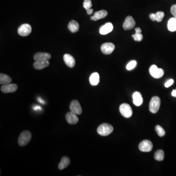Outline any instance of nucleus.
<instances>
[{
    "instance_id": "f257e3e1",
    "label": "nucleus",
    "mask_w": 176,
    "mask_h": 176,
    "mask_svg": "<svg viewBox=\"0 0 176 176\" xmlns=\"http://www.w3.org/2000/svg\"><path fill=\"white\" fill-rule=\"evenodd\" d=\"M113 131V127L108 123L102 124L98 127L97 130L98 133L101 136H107L111 134Z\"/></svg>"
},
{
    "instance_id": "f03ea898",
    "label": "nucleus",
    "mask_w": 176,
    "mask_h": 176,
    "mask_svg": "<svg viewBox=\"0 0 176 176\" xmlns=\"http://www.w3.org/2000/svg\"><path fill=\"white\" fill-rule=\"evenodd\" d=\"M31 139V133L28 131H23L18 139V143L20 146H24L28 144Z\"/></svg>"
},
{
    "instance_id": "7ed1b4c3",
    "label": "nucleus",
    "mask_w": 176,
    "mask_h": 176,
    "mask_svg": "<svg viewBox=\"0 0 176 176\" xmlns=\"http://www.w3.org/2000/svg\"><path fill=\"white\" fill-rule=\"evenodd\" d=\"M160 105V98L158 96H154L150 102V111L153 113H157L159 110Z\"/></svg>"
},
{
    "instance_id": "20e7f679",
    "label": "nucleus",
    "mask_w": 176,
    "mask_h": 176,
    "mask_svg": "<svg viewBox=\"0 0 176 176\" xmlns=\"http://www.w3.org/2000/svg\"><path fill=\"white\" fill-rule=\"evenodd\" d=\"M119 111L122 116L125 118H130L133 115L132 108L126 103H123L120 106Z\"/></svg>"
},
{
    "instance_id": "39448f33",
    "label": "nucleus",
    "mask_w": 176,
    "mask_h": 176,
    "mask_svg": "<svg viewBox=\"0 0 176 176\" xmlns=\"http://www.w3.org/2000/svg\"><path fill=\"white\" fill-rule=\"evenodd\" d=\"M149 72L152 77L156 79L162 78L164 75V71L161 68H158L155 65L151 66L150 68Z\"/></svg>"
},
{
    "instance_id": "423d86ee",
    "label": "nucleus",
    "mask_w": 176,
    "mask_h": 176,
    "mask_svg": "<svg viewBox=\"0 0 176 176\" xmlns=\"http://www.w3.org/2000/svg\"><path fill=\"white\" fill-rule=\"evenodd\" d=\"M32 28L30 25L28 24H24L22 25L18 29V33L20 36H27L29 35L31 32Z\"/></svg>"
},
{
    "instance_id": "0eeeda50",
    "label": "nucleus",
    "mask_w": 176,
    "mask_h": 176,
    "mask_svg": "<svg viewBox=\"0 0 176 176\" xmlns=\"http://www.w3.org/2000/svg\"><path fill=\"white\" fill-rule=\"evenodd\" d=\"M153 145L150 140H144L139 143V148L142 152H149L153 149Z\"/></svg>"
},
{
    "instance_id": "6e6552de",
    "label": "nucleus",
    "mask_w": 176,
    "mask_h": 176,
    "mask_svg": "<svg viewBox=\"0 0 176 176\" xmlns=\"http://www.w3.org/2000/svg\"><path fill=\"white\" fill-rule=\"evenodd\" d=\"M69 109L71 111L77 115H80L82 113V110L80 105V103L78 100H74L71 102Z\"/></svg>"
},
{
    "instance_id": "1a4fd4ad",
    "label": "nucleus",
    "mask_w": 176,
    "mask_h": 176,
    "mask_svg": "<svg viewBox=\"0 0 176 176\" xmlns=\"http://www.w3.org/2000/svg\"><path fill=\"white\" fill-rule=\"evenodd\" d=\"M135 25L136 22L133 17L131 16H127L123 24V28L127 31L133 28Z\"/></svg>"
},
{
    "instance_id": "9d476101",
    "label": "nucleus",
    "mask_w": 176,
    "mask_h": 176,
    "mask_svg": "<svg viewBox=\"0 0 176 176\" xmlns=\"http://www.w3.org/2000/svg\"><path fill=\"white\" fill-rule=\"evenodd\" d=\"M115 48L114 44L112 43H106L102 44L101 47V50L104 54H110Z\"/></svg>"
},
{
    "instance_id": "9b49d317",
    "label": "nucleus",
    "mask_w": 176,
    "mask_h": 176,
    "mask_svg": "<svg viewBox=\"0 0 176 176\" xmlns=\"http://www.w3.org/2000/svg\"><path fill=\"white\" fill-rule=\"evenodd\" d=\"M18 89V86L15 84H7L3 85L1 88V90L4 93H12Z\"/></svg>"
},
{
    "instance_id": "f8f14e48",
    "label": "nucleus",
    "mask_w": 176,
    "mask_h": 176,
    "mask_svg": "<svg viewBox=\"0 0 176 176\" xmlns=\"http://www.w3.org/2000/svg\"><path fill=\"white\" fill-rule=\"evenodd\" d=\"M66 119L68 123L72 125L78 123L79 121L78 117L77 116V115L72 111L66 114Z\"/></svg>"
},
{
    "instance_id": "ddd939ff",
    "label": "nucleus",
    "mask_w": 176,
    "mask_h": 176,
    "mask_svg": "<svg viewBox=\"0 0 176 176\" xmlns=\"http://www.w3.org/2000/svg\"><path fill=\"white\" fill-rule=\"evenodd\" d=\"M34 60L37 61H45L51 58V55L46 52H38L34 55Z\"/></svg>"
},
{
    "instance_id": "4468645a",
    "label": "nucleus",
    "mask_w": 176,
    "mask_h": 176,
    "mask_svg": "<svg viewBox=\"0 0 176 176\" xmlns=\"http://www.w3.org/2000/svg\"><path fill=\"white\" fill-rule=\"evenodd\" d=\"M108 15V12L107 11L105 10H101L95 12L93 16H91L90 19L92 21H98L100 19H103L105 18Z\"/></svg>"
},
{
    "instance_id": "2eb2a0df",
    "label": "nucleus",
    "mask_w": 176,
    "mask_h": 176,
    "mask_svg": "<svg viewBox=\"0 0 176 176\" xmlns=\"http://www.w3.org/2000/svg\"><path fill=\"white\" fill-rule=\"evenodd\" d=\"M64 61L66 65L70 68H72L75 65V60L73 56L69 54H65L64 55Z\"/></svg>"
},
{
    "instance_id": "dca6fc26",
    "label": "nucleus",
    "mask_w": 176,
    "mask_h": 176,
    "mask_svg": "<svg viewBox=\"0 0 176 176\" xmlns=\"http://www.w3.org/2000/svg\"><path fill=\"white\" fill-rule=\"evenodd\" d=\"M113 25L111 23H107L102 25L99 29V33L101 35L109 34L113 30Z\"/></svg>"
},
{
    "instance_id": "f3484780",
    "label": "nucleus",
    "mask_w": 176,
    "mask_h": 176,
    "mask_svg": "<svg viewBox=\"0 0 176 176\" xmlns=\"http://www.w3.org/2000/svg\"><path fill=\"white\" fill-rule=\"evenodd\" d=\"M133 104L135 105L137 107L142 105L143 100L142 94L140 92H134L133 95Z\"/></svg>"
},
{
    "instance_id": "a211bd4d",
    "label": "nucleus",
    "mask_w": 176,
    "mask_h": 176,
    "mask_svg": "<svg viewBox=\"0 0 176 176\" xmlns=\"http://www.w3.org/2000/svg\"><path fill=\"white\" fill-rule=\"evenodd\" d=\"M49 65L48 60L45 61H37L34 64V67L36 69H42L47 68Z\"/></svg>"
},
{
    "instance_id": "6ab92c4d",
    "label": "nucleus",
    "mask_w": 176,
    "mask_h": 176,
    "mask_svg": "<svg viewBox=\"0 0 176 176\" xmlns=\"http://www.w3.org/2000/svg\"><path fill=\"white\" fill-rule=\"evenodd\" d=\"M89 83L91 85L95 86L98 85L99 82V75L98 72H94L91 75L89 78Z\"/></svg>"
},
{
    "instance_id": "aec40b11",
    "label": "nucleus",
    "mask_w": 176,
    "mask_h": 176,
    "mask_svg": "<svg viewBox=\"0 0 176 176\" xmlns=\"http://www.w3.org/2000/svg\"><path fill=\"white\" fill-rule=\"evenodd\" d=\"M70 164V160L69 157H63L62 158L61 160L59 163L58 165L59 169L60 170L64 169L68 166Z\"/></svg>"
},
{
    "instance_id": "412c9836",
    "label": "nucleus",
    "mask_w": 176,
    "mask_h": 176,
    "mask_svg": "<svg viewBox=\"0 0 176 176\" xmlns=\"http://www.w3.org/2000/svg\"><path fill=\"white\" fill-rule=\"evenodd\" d=\"M68 28L71 32L75 33L79 31V25L77 22L75 20H72L69 24Z\"/></svg>"
},
{
    "instance_id": "4be33fe9",
    "label": "nucleus",
    "mask_w": 176,
    "mask_h": 176,
    "mask_svg": "<svg viewBox=\"0 0 176 176\" xmlns=\"http://www.w3.org/2000/svg\"><path fill=\"white\" fill-rule=\"evenodd\" d=\"M167 28L169 31L171 32L176 31V18H172L168 21Z\"/></svg>"
},
{
    "instance_id": "5701e85b",
    "label": "nucleus",
    "mask_w": 176,
    "mask_h": 176,
    "mask_svg": "<svg viewBox=\"0 0 176 176\" xmlns=\"http://www.w3.org/2000/svg\"><path fill=\"white\" fill-rule=\"evenodd\" d=\"M12 81V79L7 75L1 73L0 74V84L5 85L10 84Z\"/></svg>"
},
{
    "instance_id": "b1692460",
    "label": "nucleus",
    "mask_w": 176,
    "mask_h": 176,
    "mask_svg": "<svg viewBox=\"0 0 176 176\" xmlns=\"http://www.w3.org/2000/svg\"><path fill=\"white\" fill-rule=\"evenodd\" d=\"M154 157L156 160L157 161H162L164 160V152L162 150H159L155 152Z\"/></svg>"
},
{
    "instance_id": "393cba45",
    "label": "nucleus",
    "mask_w": 176,
    "mask_h": 176,
    "mask_svg": "<svg viewBox=\"0 0 176 176\" xmlns=\"http://www.w3.org/2000/svg\"><path fill=\"white\" fill-rule=\"evenodd\" d=\"M155 130L158 136L160 137H163L166 135V132L164 131V129L160 125H157L155 127Z\"/></svg>"
},
{
    "instance_id": "a878e982",
    "label": "nucleus",
    "mask_w": 176,
    "mask_h": 176,
    "mask_svg": "<svg viewBox=\"0 0 176 176\" xmlns=\"http://www.w3.org/2000/svg\"><path fill=\"white\" fill-rule=\"evenodd\" d=\"M164 13L163 11H158L155 13V19L157 22H160L164 18Z\"/></svg>"
},
{
    "instance_id": "bb28decb",
    "label": "nucleus",
    "mask_w": 176,
    "mask_h": 176,
    "mask_svg": "<svg viewBox=\"0 0 176 176\" xmlns=\"http://www.w3.org/2000/svg\"><path fill=\"white\" fill-rule=\"evenodd\" d=\"M137 65V62L136 60H132L129 63L127 64L126 66V69L128 71H131L133 69L136 67Z\"/></svg>"
},
{
    "instance_id": "cd10ccee",
    "label": "nucleus",
    "mask_w": 176,
    "mask_h": 176,
    "mask_svg": "<svg viewBox=\"0 0 176 176\" xmlns=\"http://www.w3.org/2000/svg\"><path fill=\"white\" fill-rule=\"evenodd\" d=\"M132 37L136 41L140 42L142 40L143 35L140 32H136L135 34L132 35Z\"/></svg>"
},
{
    "instance_id": "c85d7f7f",
    "label": "nucleus",
    "mask_w": 176,
    "mask_h": 176,
    "mask_svg": "<svg viewBox=\"0 0 176 176\" xmlns=\"http://www.w3.org/2000/svg\"><path fill=\"white\" fill-rule=\"evenodd\" d=\"M92 7V3L91 0H84L83 3V7L86 10H89Z\"/></svg>"
},
{
    "instance_id": "c756f323",
    "label": "nucleus",
    "mask_w": 176,
    "mask_h": 176,
    "mask_svg": "<svg viewBox=\"0 0 176 176\" xmlns=\"http://www.w3.org/2000/svg\"><path fill=\"white\" fill-rule=\"evenodd\" d=\"M171 12L174 17L176 18V4L172 5L171 8Z\"/></svg>"
},
{
    "instance_id": "7c9ffc66",
    "label": "nucleus",
    "mask_w": 176,
    "mask_h": 176,
    "mask_svg": "<svg viewBox=\"0 0 176 176\" xmlns=\"http://www.w3.org/2000/svg\"><path fill=\"white\" fill-rule=\"evenodd\" d=\"M173 79H170V80H168L166 82V84H165V87L166 88H168V87H170L171 85H172V84H173Z\"/></svg>"
},
{
    "instance_id": "2f4dec72",
    "label": "nucleus",
    "mask_w": 176,
    "mask_h": 176,
    "mask_svg": "<svg viewBox=\"0 0 176 176\" xmlns=\"http://www.w3.org/2000/svg\"><path fill=\"white\" fill-rule=\"evenodd\" d=\"M33 110L35 111H41L42 110V107H40V106L35 105L33 107Z\"/></svg>"
},
{
    "instance_id": "473e14b6",
    "label": "nucleus",
    "mask_w": 176,
    "mask_h": 176,
    "mask_svg": "<svg viewBox=\"0 0 176 176\" xmlns=\"http://www.w3.org/2000/svg\"><path fill=\"white\" fill-rule=\"evenodd\" d=\"M150 19L152 20L153 21H155L156 19H155V13H151L149 15Z\"/></svg>"
},
{
    "instance_id": "72a5a7b5",
    "label": "nucleus",
    "mask_w": 176,
    "mask_h": 176,
    "mask_svg": "<svg viewBox=\"0 0 176 176\" xmlns=\"http://www.w3.org/2000/svg\"><path fill=\"white\" fill-rule=\"evenodd\" d=\"M86 11L88 15H91L93 13V10L92 8H89V10H86Z\"/></svg>"
},
{
    "instance_id": "f704fd0d",
    "label": "nucleus",
    "mask_w": 176,
    "mask_h": 176,
    "mask_svg": "<svg viewBox=\"0 0 176 176\" xmlns=\"http://www.w3.org/2000/svg\"><path fill=\"white\" fill-rule=\"evenodd\" d=\"M37 100L38 101V102H40V103H41V104H44L45 103V101H44V100H43V99H42L41 98H38Z\"/></svg>"
},
{
    "instance_id": "c9c22d12",
    "label": "nucleus",
    "mask_w": 176,
    "mask_h": 176,
    "mask_svg": "<svg viewBox=\"0 0 176 176\" xmlns=\"http://www.w3.org/2000/svg\"><path fill=\"white\" fill-rule=\"evenodd\" d=\"M171 95L174 97H176V89L173 90L172 93H171Z\"/></svg>"
},
{
    "instance_id": "e433bc0d",
    "label": "nucleus",
    "mask_w": 176,
    "mask_h": 176,
    "mask_svg": "<svg viewBox=\"0 0 176 176\" xmlns=\"http://www.w3.org/2000/svg\"><path fill=\"white\" fill-rule=\"evenodd\" d=\"M135 31H136V32H140V33L142 32V30L139 28H135Z\"/></svg>"
}]
</instances>
